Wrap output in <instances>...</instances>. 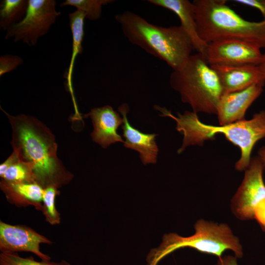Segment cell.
Wrapping results in <instances>:
<instances>
[{"mask_svg":"<svg viewBox=\"0 0 265 265\" xmlns=\"http://www.w3.org/2000/svg\"><path fill=\"white\" fill-rule=\"evenodd\" d=\"M12 129L11 144L18 158L31 164L35 182L45 188L68 184L74 175L57 157V144L50 129L36 117L11 115L0 107Z\"/></svg>","mask_w":265,"mask_h":265,"instance_id":"obj_1","label":"cell"},{"mask_svg":"<svg viewBox=\"0 0 265 265\" xmlns=\"http://www.w3.org/2000/svg\"><path fill=\"white\" fill-rule=\"evenodd\" d=\"M154 107L162 113L161 116L169 117L176 121V130L183 135L182 145L177 151L179 154L189 146H202L205 141L221 134L240 149V157L235 166L238 171H244L248 167L254 146L259 140L265 138V110L256 113L249 120L214 126L201 122L197 113L193 111L177 113L175 116L165 108L159 106Z\"/></svg>","mask_w":265,"mask_h":265,"instance_id":"obj_2","label":"cell"},{"mask_svg":"<svg viewBox=\"0 0 265 265\" xmlns=\"http://www.w3.org/2000/svg\"><path fill=\"white\" fill-rule=\"evenodd\" d=\"M115 18L131 43L165 62L173 70L182 67L194 50L181 25L159 26L129 11L117 14Z\"/></svg>","mask_w":265,"mask_h":265,"instance_id":"obj_3","label":"cell"},{"mask_svg":"<svg viewBox=\"0 0 265 265\" xmlns=\"http://www.w3.org/2000/svg\"><path fill=\"white\" fill-rule=\"evenodd\" d=\"M223 0H194L195 20L200 38L206 44L236 39L265 48V19L246 20Z\"/></svg>","mask_w":265,"mask_h":265,"instance_id":"obj_4","label":"cell"},{"mask_svg":"<svg viewBox=\"0 0 265 265\" xmlns=\"http://www.w3.org/2000/svg\"><path fill=\"white\" fill-rule=\"evenodd\" d=\"M169 82L193 112L216 114L223 91L217 74L203 54H191L182 67L171 73Z\"/></svg>","mask_w":265,"mask_h":265,"instance_id":"obj_5","label":"cell"},{"mask_svg":"<svg viewBox=\"0 0 265 265\" xmlns=\"http://www.w3.org/2000/svg\"><path fill=\"white\" fill-rule=\"evenodd\" d=\"M193 235L186 237L175 233L164 235L159 246L148 254L147 265H157L166 256L185 247L219 258L226 250H230L237 258L242 257L243 249L239 239L228 224L201 219L195 223Z\"/></svg>","mask_w":265,"mask_h":265,"instance_id":"obj_6","label":"cell"},{"mask_svg":"<svg viewBox=\"0 0 265 265\" xmlns=\"http://www.w3.org/2000/svg\"><path fill=\"white\" fill-rule=\"evenodd\" d=\"M24 19L6 32L5 39L13 38L29 46L36 45L38 39L46 34L61 14L56 9L55 0H28Z\"/></svg>","mask_w":265,"mask_h":265,"instance_id":"obj_7","label":"cell"},{"mask_svg":"<svg viewBox=\"0 0 265 265\" xmlns=\"http://www.w3.org/2000/svg\"><path fill=\"white\" fill-rule=\"evenodd\" d=\"M264 165L257 156L251 158L243 179L231 201V209L241 220L254 219L255 209L265 198Z\"/></svg>","mask_w":265,"mask_h":265,"instance_id":"obj_8","label":"cell"},{"mask_svg":"<svg viewBox=\"0 0 265 265\" xmlns=\"http://www.w3.org/2000/svg\"><path fill=\"white\" fill-rule=\"evenodd\" d=\"M261 48L252 43L225 39L209 44L203 54L209 65H258L263 56Z\"/></svg>","mask_w":265,"mask_h":265,"instance_id":"obj_9","label":"cell"},{"mask_svg":"<svg viewBox=\"0 0 265 265\" xmlns=\"http://www.w3.org/2000/svg\"><path fill=\"white\" fill-rule=\"evenodd\" d=\"M52 244L47 237L26 226L11 225L0 221V250L4 253L30 252L41 260L51 257L40 250V244Z\"/></svg>","mask_w":265,"mask_h":265,"instance_id":"obj_10","label":"cell"},{"mask_svg":"<svg viewBox=\"0 0 265 265\" xmlns=\"http://www.w3.org/2000/svg\"><path fill=\"white\" fill-rule=\"evenodd\" d=\"M265 81L236 92L223 94L218 104L216 115L219 125L245 119V114L263 91Z\"/></svg>","mask_w":265,"mask_h":265,"instance_id":"obj_11","label":"cell"},{"mask_svg":"<svg viewBox=\"0 0 265 265\" xmlns=\"http://www.w3.org/2000/svg\"><path fill=\"white\" fill-rule=\"evenodd\" d=\"M89 117L93 126L91 136L92 140L106 148L118 142L124 143L118 133V127L123 123V119L108 105L91 109L84 117Z\"/></svg>","mask_w":265,"mask_h":265,"instance_id":"obj_12","label":"cell"},{"mask_svg":"<svg viewBox=\"0 0 265 265\" xmlns=\"http://www.w3.org/2000/svg\"><path fill=\"white\" fill-rule=\"evenodd\" d=\"M123 119L122 125L123 136L125 141L124 146L134 150L139 154V157L144 164H155L157 162L159 148L155 133H145L133 127L129 123L127 115L129 111V106L123 104L118 107Z\"/></svg>","mask_w":265,"mask_h":265,"instance_id":"obj_13","label":"cell"},{"mask_svg":"<svg viewBox=\"0 0 265 265\" xmlns=\"http://www.w3.org/2000/svg\"><path fill=\"white\" fill-rule=\"evenodd\" d=\"M210 66L217 75L223 94L239 91L265 81L258 65H213Z\"/></svg>","mask_w":265,"mask_h":265,"instance_id":"obj_14","label":"cell"},{"mask_svg":"<svg viewBox=\"0 0 265 265\" xmlns=\"http://www.w3.org/2000/svg\"><path fill=\"white\" fill-rule=\"evenodd\" d=\"M147 1L174 12L180 20L181 26L191 39L194 50L203 54L207 44L198 35L192 2L188 0H148Z\"/></svg>","mask_w":265,"mask_h":265,"instance_id":"obj_15","label":"cell"},{"mask_svg":"<svg viewBox=\"0 0 265 265\" xmlns=\"http://www.w3.org/2000/svg\"><path fill=\"white\" fill-rule=\"evenodd\" d=\"M0 188L10 203L18 207L32 206L41 211L44 188L37 183H12L1 179Z\"/></svg>","mask_w":265,"mask_h":265,"instance_id":"obj_16","label":"cell"},{"mask_svg":"<svg viewBox=\"0 0 265 265\" xmlns=\"http://www.w3.org/2000/svg\"><path fill=\"white\" fill-rule=\"evenodd\" d=\"M68 16L69 26L72 35L73 48L70 65L65 78L67 80L68 91L71 95L74 102L75 112L78 113L79 111L76 104L72 86V76L75 59L79 54H81L82 53V43L84 35V21L85 16L82 12L76 10L70 13Z\"/></svg>","mask_w":265,"mask_h":265,"instance_id":"obj_17","label":"cell"},{"mask_svg":"<svg viewBox=\"0 0 265 265\" xmlns=\"http://www.w3.org/2000/svg\"><path fill=\"white\" fill-rule=\"evenodd\" d=\"M0 176L1 180L8 182H36L32 165L20 160L13 151L0 164Z\"/></svg>","mask_w":265,"mask_h":265,"instance_id":"obj_18","label":"cell"},{"mask_svg":"<svg viewBox=\"0 0 265 265\" xmlns=\"http://www.w3.org/2000/svg\"><path fill=\"white\" fill-rule=\"evenodd\" d=\"M28 0H2L0 1V28L7 31L20 23L26 15Z\"/></svg>","mask_w":265,"mask_h":265,"instance_id":"obj_19","label":"cell"},{"mask_svg":"<svg viewBox=\"0 0 265 265\" xmlns=\"http://www.w3.org/2000/svg\"><path fill=\"white\" fill-rule=\"evenodd\" d=\"M113 0H66L60 4V7L72 6L82 12L85 18L91 21L99 19L102 14L103 5L111 3Z\"/></svg>","mask_w":265,"mask_h":265,"instance_id":"obj_20","label":"cell"},{"mask_svg":"<svg viewBox=\"0 0 265 265\" xmlns=\"http://www.w3.org/2000/svg\"><path fill=\"white\" fill-rule=\"evenodd\" d=\"M60 193L58 188L54 186H48L44 188L41 212L45 220L52 225L60 223V214L56 209L55 199Z\"/></svg>","mask_w":265,"mask_h":265,"instance_id":"obj_21","label":"cell"},{"mask_svg":"<svg viewBox=\"0 0 265 265\" xmlns=\"http://www.w3.org/2000/svg\"><path fill=\"white\" fill-rule=\"evenodd\" d=\"M0 265H71L67 261L62 260L59 262L50 260L37 261L31 257L24 258L17 253H4L0 254Z\"/></svg>","mask_w":265,"mask_h":265,"instance_id":"obj_22","label":"cell"},{"mask_svg":"<svg viewBox=\"0 0 265 265\" xmlns=\"http://www.w3.org/2000/svg\"><path fill=\"white\" fill-rule=\"evenodd\" d=\"M23 62V59L18 55L6 54L0 56V77L16 69Z\"/></svg>","mask_w":265,"mask_h":265,"instance_id":"obj_23","label":"cell"},{"mask_svg":"<svg viewBox=\"0 0 265 265\" xmlns=\"http://www.w3.org/2000/svg\"><path fill=\"white\" fill-rule=\"evenodd\" d=\"M254 219L265 233V198L261 200L255 209Z\"/></svg>","mask_w":265,"mask_h":265,"instance_id":"obj_24","label":"cell"},{"mask_svg":"<svg viewBox=\"0 0 265 265\" xmlns=\"http://www.w3.org/2000/svg\"><path fill=\"white\" fill-rule=\"evenodd\" d=\"M235 2L259 10L265 19V0H236Z\"/></svg>","mask_w":265,"mask_h":265,"instance_id":"obj_25","label":"cell"},{"mask_svg":"<svg viewBox=\"0 0 265 265\" xmlns=\"http://www.w3.org/2000/svg\"><path fill=\"white\" fill-rule=\"evenodd\" d=\"M215 265H238L237 257L231 255L220 257Z\"/></svg>","mask_w":265,"mask_h":265,"instance_id":"obj_26","label":"cell"},{"mask_svg":"<svg viewBox=\"0 0 265 265\" xmlns=\"http://www.w3.org/2000/svg\"><path fill=\"white\" fill-rule=\"evenodd\" d=\"M258 155V156L262 161L264 169L265 170V146H262L259 149Z\"/></svg>","mask_w":265,"mask_h":265,"instance_id":"obj_27","label":"cell"},{"mask_svg":"<svg viewBox=\"0 0 265 265\" xmlns=\"http://www.w3.org/2000/svg\"><path fill=\"white\" fill-rule=\"evenodd\" d=\"M258 66L265 78V53L263 54L262 59Z\"/></svg>","mask_w":265,"mask_h":265,"instance_id":"obj_28","label":"cell"}]
</instances>
